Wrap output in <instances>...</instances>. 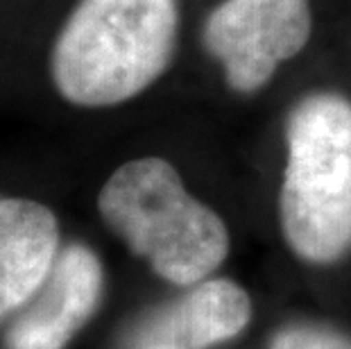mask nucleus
Segmentation results:
<instances>
[{"label":"nucleus","instance_id":"1","mask_svg":"<svg viewBox=\"0 0 351 349\" xmlns=\"http://www.w3.org/2000/svg\"><path fill=\"white\" fill-rule=\"evenodd\" d=\"M175 0H80L52 48V80L77 107H111L152 86L173 62Z\"/></svg>","mask_w":351,"mask_h":349},{"label":"nucleus","instance_id":"2","mask_svg":"<svg viewBox=\"0 0 351 349\" xmlns=\"http://www.w3.org/2000/svg\"><path fill=\"white\" fill-rule=\"evenodd\" d=\"M98 211L132 254L168 284L195 286L229 254L225 220L184 189L166 159L123 163L100 189Z\"/></svg>","mask_w":351,"mask_h":349},{"label":"nucleus","instance_id":"3","mask_svg":"<svg viewBox=\"0 0 351 349\" xmlns=\"http://www.w3.org/2000/svg\"><path fill=\"white\" fill-rule=\"evenodd\" d=\"M281 229L295 256L328 265L351 252V102L308 93L290 109Z\"/></svg>","mask_w":351,"mask_h":349},{"label":"nucleus","instance_id":"4","mask_svg":"<svg viewBox=\"0 0 351 349\" xmlns=\"http://www.w3.org/2000/svg\"><path fill=\"white\" fill-rule=\"evenodd\" d=\"M313 32L311 0H225L208 14L202 43L238 93L263 88Z\"/></svg>","mask_w":351,"mask_h":349},{"label":"nucleus","instance_id":"5","mask_svg":"<svg viewBox=\"0 0 351 349\" xmlns=\"http://www.w3.org/2000/svg\"><path fill=\"white\" fill-rule=\"evenodd\" d=\"M102 263L84 243H71L52 263L3 338L5 349H64L91 320L102 297Z\"/></svg>","mask_w":351,"mask_h":349},{"label":"nucleus","instance_id":"6","mask_svg":"<svg viewBox=\"0 0 351 349\" xmlns=\"http://www.w3.org/2000/svg\"><path fill=\"white\" fill-rule=\"evenodd\" d=\"M252 320V300L231 279H204L141 315L123 349H211L236 338Z\"/></svg>","mask_w":351,"mask_h":349},{"label":"nucleus","instance_id":"7","mask_svg":"<svg viewBox=\"0 0 351 349\" xmlns=\"http://www.w3.org/2000/svg\"><path fill=\"white\" fill-rule=\"evenodd\" d=\"M57 254V215L34 200L0 197V322L39 291Z\"/></svg>","mask_w":351,"mask_h":349},{"label":"nucleus","instance_id":"8","mask_svg":"<svg viewBox=\"0 0 351 349\" xmlns=\"http://www.w3.org/2000/svg\"><path fill=\"white\" fill-rule=\"evenodd\" d=\"M270 349H351V336L322 324H293L274 333Z\"/></svg>","mask_w":351,"mask_h":349}]
</instances>
